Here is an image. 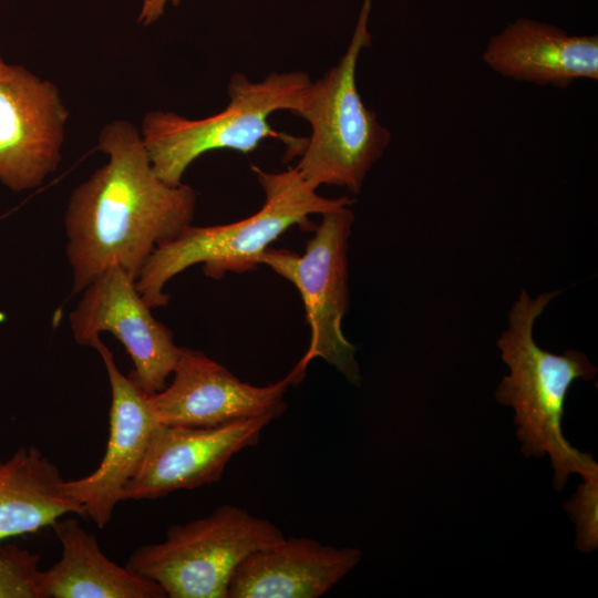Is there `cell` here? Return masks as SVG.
<instances>
[{"mask_svg": "<svg viewBox=\"0 0 598 598\" xmlns=\"http://www.w3.org/2000/svg\"><path fill=\"white\" fill-rule=\"evenodd\" d=\"M96 148L109 159L74 188L64 214L75 295L114 266L136 280L155 248L193 223L197 204L192 186L155 173L130 121L105 124Z\"/></svg>", "mask_w": 598, "mask_h": 598, "instance_id": "6da1fadb", "label": "cell"}, {"mask_svg": "<svg viewBox=\"0 0 598 598\" xmlns=\"http://www.w3.org/2000/svg\"><path fill=\"white\" fill-rule=\"evenodd\" d=\"M557 295L558 291H550L532 298L526 290L519 293L508 315V328L497 340L509 374L497 386L495 398L515 412L522 453L550 457L554 488L560 491L573 473L582 480L598 474L592 455L571 446L561 429L571 384L576 380H592L597 368L584 352L570 349L555 354L534 340L536 319Z\"/></svg>", "mask_w": 598, "mask_h": 598, "instance_id": "7a4b0ae2", "label": "cell"}, {"mask_svg": "<svg viewBox=\"0 0 598 598\" xmlns=\"http://www.w3.org/2000/svg\"><path fill=\"white\" fill-rule=\"evenodd\" d=\"M265 194L251 216L224 225H189L158 245L144 264L136 288L153 309L166 306L167 282L187 268L203 264L206 276L251 271L270 245L293 226L311 228V215H322L352 204L349 197L327 198L310 186L296 167L271 173L251 166Z\"/></svg>", "mask_w": 598, "mask_h": 598, "instance_id": "3957f363", "label": "cell"}, {"mask_svg": "<svg viewBox=\"0 0 598 598\" xmlns=\"http://www.w3.org/2000/svg\"><path fill=\"white\" fill-rule=\"evenodd\" d=\"M311 79L306 72H272L259 82L241 73L230 76L228 105L208 117L192 120L173 111L155 110L142 120L141 135L155 173L166 183L178 185L187 168L207 152L233 150L244 154L255 151L266 138L286 144L285 161L299 157L306 137L275 131L270 114H295Z\"/></svg>", "mask_w": 598, "mask_h": 598, "instance_id": "277c9868", "label": "cell"}, {"mask_svg": "<svg viewBox=\"0 0 598 598\" xmlns=\"http://www.w3.org/2000/svg\"><path fill=\"white\" fill-rule=\"evenodd\" d=\"M369 12L370 0H364L346 53L322 78L310 83L295 112L311 128L295 167L316 189L336 185L358 194L391 141L390 131L364 105L357 87L358 59L371 43Z\"/></svg>", "mask_w": 598, "mask_h": 598, "instance_id": "5b68a950", "label": "cell"}, {"mask_svg": "<svg viewBox=\"0 0 598 598\" xmlns=\"http://www.w3.org/2000/svg\"><path fill=\"white\" fill-rule=\"evenodd\" d=\"M283 537L271 522L225 504L204 518L169 527L164 540L135 549L125 566L157 582L166 597L227 598L240 563Z\"/></svg>", "mask_w": 598, "mask_h": 598, "instance_id": "8992f818", "label": "cell"}, {"mask_svg": "<svg viewBox=\"0 0 598 598\" xmlns=\"http://www.w3.org/2000/svg\"><path fill=\"white\" fill-rule=\"evenodd\" d=\"M321 217L302 255L269 247L260 265L293 283L302 298L311 338L297 367L306 371L313 359L321 358L350 382L359 383L355 347L342 331L349 306L348 248L354 215L346 206Z\"/></svg>", "mask_w": 598, "mask_h": 598, "instance_id": "52a82bcc", "label": "cell"}, {"mask_svg": "<svg viewBox=\"0 0 598 598\" xmlns=\"http://www.w3.org/2000/svg\"><path fill=\"white\" fill-rule=\"evenodd\" d=\"M69 111L58 86L0 54V182L34 189L61 162Z\"/></svg>", "mask_w": 598, "mask_h": 598, "instance_id": "ba28073f", "label": "cell"}, {"mask_svg": "<svg viewBox=\"0 0 598 598\" xmlns=\"http://www.w3.org/2000/svg\"><path fill=\"white\" fill-rule=\"evenodd\" d=\"M69 320L80 346L90 347L102 332L113 334L130 354L134 364L130 378L143 392L151 395L165 388L181 347L123 269L111 267L86 286Z\"/></svg>", "mask_w": 598, "mask_h": 598, "instance_id": "9c48e42d", "label": "cell"}, {"mask_svg": "<svg viewBox=\"0 0 598 598\" xmlns=\"http://www.w3.org/2000/svg\"><path fill=\"white\" fill-rule=\"evenodd\" d=\"M305 371L297 365L283 379L265 386L251 385L204 352L181 347L173 381L148 395L158 423L208 427L236 420L282 414L288 388Z\"/></svg>", "mask_w": 598, "mask_h": 598, "instance_id": "30bf717a", "label": "cell"}, {"mask_svg": "<svg viewBox=\"0 0 598 598\" xmlns=\"http://www.w3.org/2000/svg\"><path fill=\"white\" fill-rule=\"evenodd\" d=\"M274 419L266 414L208 427L159 424L121 502L158 498L219 481L229 461L256 445Z\"/></svg>", "mask_w": 598, "mask_h": 598, "instance_id": "8fae6325", "label": "cell"}, {"mask_svg": "<svg viewBox=\"0 0 598 598\" xmlns=\"http://www.w3.org/2000/svg\"><path fill=\"white\" fill-rule=\"evenodd\" d=\"M104 363L110 386V434L100 465L90 475L63 482L64 492L84 509L99 528L105 527L121 502L124 485L140 468L159 426L143 392L117 368L113 353L100 337L91 346Z\"/></svg>", "mask_w": 598, "mask_h": 598, "instance_id": "7c38bea8", "label": "cell"}, {"mask_svg": "<svg viewBox=\"0 0 598 598\" xmlns=\"http://www.w3.org/2000/svg\"><path fill=\"white\" fill-rule=\"evenodd\" d=\"M361 559L358 548L283 537L240 563L229 582L227 598H318Z\"/></svg>", "mask_w": 598, "mask_h": 598, "instance_id": "4fadbf2b", "label": "cell"}, {"mask_svg": "<svg viewBox=\"0 0 598 598\" xmlns=\"http://www.w3.org/2000/svg\"><path fill=\"white\" fill-rule=\"evenodd\" d=\"M483 59L504 76L565 87L598 79V38L522 18L489 40Z\"/></svg>", "mask_w": 598, "mask_h": 598, "instance_id": "5bb4252c", "label": "cell"}, {"mask_svg": "<svg viewBox=\"0 0 598 598\" xmlns=\"http://www.w3.org/2000/svg\"><path fill=\"white\" fill-rule=\"evenodd\" d=\"M62 546V556L41 571V598H163L162 587L121 567L101 550L94 535L73 518L52 525Z\"/></svg>", "mask_w": 598, "mask_h": 598, "instance_id": "9a60e30c", "label": "cell"}, {"mask_svg": "<svg viewBox=\"0 0 598 598\" xmlns=\"http://www.w3.org/2000/svg\"><path fill=\"white\" fill-rule=\"evenodd\" d=\"M63 482L59 468L33 445L0 460V542L35 533L69 513L85 517Z\"/></svg>", "mask_w": 598, "mask_h": 598, "instance_id": "2e32d148", "label": "cell"}, {"mask_svg": "<svg viewBox=\"0 0 598 598\" xmlns=\"http://www.w3.org/2000/svg\"><path fill=\"white\" fill-rule=\"evenodd\" d=\"M40 556L0 542V598H41Z\"/></svg>", "mask_w": 598, "mask_h": 598, "instance_id": "e0dca14e", "label": "cell"}, {"mask_svg": "<svg viewBox=\"0 0 598 598\" xmlns=\"http://www.w3.org/2000/svg\"><path fill=\"white\" fill-rule=\"evenodd\" d=\"M564 507L576 526V547L582 553H591L598 547V474L577 487Z\"/></svg>", "mask_w": 598, "mask_h": 598, "instance_id": "ac0fdd59", "label": "cell"}, {"mask_svg": "<svg viewBox=\"0 0 598 598\" xmlns=\"http://www.w3.org/2000/svg\"><path fill=\"white\" fill-rule=\"evenodd\" d=\"M168 2L177 6L179 0H143L137 21L144 27L156 22L164 14Z\"/></svg>", "mask_w": 598, "mask_h": 598, "instance_id": "d6986e66", "label": "cell"}]
</instances>
